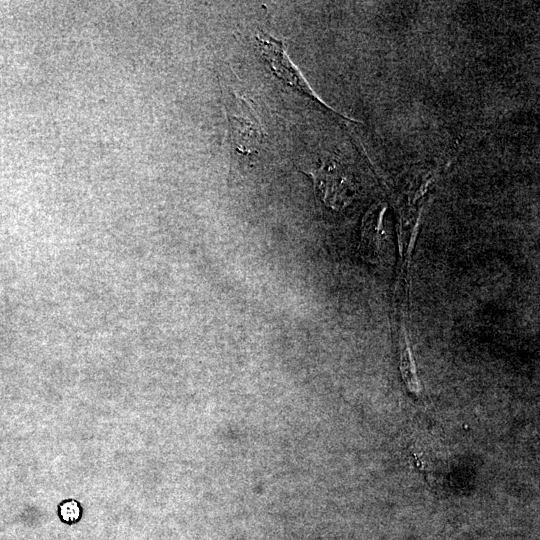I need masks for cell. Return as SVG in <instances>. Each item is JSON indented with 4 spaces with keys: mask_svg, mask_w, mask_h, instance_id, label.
<instances>
[{
    "mask_svg": "<svg viewBox=\"0 0 540 540\" xmlns=\"http://www.w3.org/2000/svg\"><path fill=\"white\" fill-rule=\"evenodd\" d=\"M226 110L232 163L250 166L260 156L264 144L262 125L253 108L240 96L230 97Z\"/></svg>",
    "mask_w": 540,
    "mask_h": 540,
    "instance_id": "obj_1",
    "label": "cell"
},
{
    "mask_svg": "<svg viewBox=\"0 0 540 540\" xmlns=\"http://www.w3.org/2000/svg\"><path fill=\"white\" fill-rule=\"evenodd\" d=\"M256 39L261 55L269 65L271 71L281 81L293 90L327 108V106L316 96L298 68L291 61L285 51L282 41L265 33L257 35Z\"/></svg>",
    "mask_w": 540,
    "mask_h": 540,
    "instance_id": "obj_2",
    "label": "cell"
},
{
    "mask_svg": "<svg viewBox=\"0 0 540 540\" xmlns=\"http://www.w3.org/2000/svg\"><path fill=\"white\" fill-rule=\"evenodd\" d=\"M403 341L401 347V371L410 391H419V382L415 373L414 361L411 355L409 342L405 331H403Z\"/></svg>",
    "mask_w": 540,
    "mask_h": 540,
    "instance_id": "obj_3",
    "label": "cell"
},
{
    "mask_svg": "<svg viewBox=\"0 0 540 540\" xmlns=\"http://www.w3.org/2000/svg\"><path fill=\"white\" fill-rule=\"evenodd\" d=\"M61 510L69 511V513H66V514L62 515L63 519L66 520V521L77 520V518L79 516L78 506L75 505L74 502L67 503L66 505H64L61 508Z\"/></svg>",
    "mask_w": 540,
    "mask_h": 540,
    "instance_id": "obj_4",
    "label": "cell"
}]
</instances>
